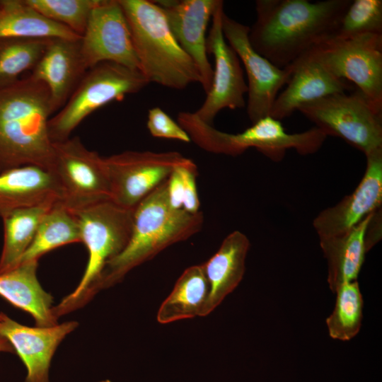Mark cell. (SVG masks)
Segmentation results:
<instances>
[{"label":"cell","instance_id":"obj_3","mask_svg":"<svg viewBox=\"0 0 382 382\" xmlns=\"http://www.w3.org/2000/svg\"><path fill=\"white\" fill-rule=\"evenodd\" d=\"M167 180L134 208L129 242L124 250L105 265L98 291L121 282L132 269L202 230L204 224L202 212L190 213L171 206Z\"/></svg>","mask_w":382,"mask_h":382},{"label":"cell","instance_id":"obj_29","mask_svg":"<svg viewBox=\"0 0 382 382\" xmlns=\"http://www.w3.org/2000/svg\"><path fill=\"white\" fill-rule=\"evenodd\" d=\"M336 301L326 319L330 337L347 341L359 332L362 320L363 299L357 280L340 285L334 292Z\"/></svg>","mask_w":382,"mask_h":382},{"label":"cell","instance_id":"obj_13","mask_svg":"<svg viewBox=\"0 0 382 382\" xmlns=\"http://www.w3.org/2000/svg\"><path fill=\"white\" fill-rule=\"evenodd\" d=\"M224 1H219L212 17V26L207 37V50L213 55L212 85L200 108L194 113L204 122L212 125L216 115L224 108L245 107L247 82L241 60L226 42L222 30Z\"/></svg>","mask_w":382,"mask_h":382},{"label":"cell","instance_id":"obj_14","mask_svg":"<svg viewBox=\"0 0 382 382\" xmlns=\"http://www.w3.org/2000/svg\"><path fill=\"white\" fill-rule=\"evenodd\" d=\"M87 69L114 62L140 71L129 25L118 0H100L92 10L81 38Z\"/></svg>","mask_w":382,"mask_h":382},{"label":"cell","instance_id":"obj_4","mask_svg":"<svg viewBox=\"0 0 382 382\" xmlns=\"http://www.w3.org/2000/svg\"><path fill=\"white\" fill-rule=\"evenodd\" d=\"M140 71L149 83L177 90L200 83L198 69L174 37L162 9L148 0H118Z\"/></svg>","mask_w":382,"mask_h":382},{"label":"cell","instance_id":"obj_28","mask_svg":"<svg viewBox=\"0 0 382 382\" xmlns=\"http://www.w3.org/2000/svg\"><path fill=\"white\" fill-rule=\"evenodd\" d=\"M50 40L0 38V87L13 83L23 72L33 70Z\"/></svg>","mask_w":382,"mask_h":382},{"label":"cell","instance_id":"obj_8","mask_svg":"<svg viewBox=\"0 0 382 382\" xmlns=\"http://www.w3.org/2000/svg\"><path fill=\"white\" fill-rule=\"evenodd\" d=\"M49 170L60 189L59 202L75 212L111 199L104 157L90 151L77 137L53 142Z\"/></svg>","mask_w":382,"mask_h":382},{"label":"cell","instance_id":"obj_16","mask_svg":"<svg viewBox=\"0 0 382 382\" xmlns=\"http://www.w3.org/2000/svg\"><path fill=\"white\" fill-rule=\"evenodd\" d=\"M365 156V173L355 190L335 205L323 209L313 220L319 238L345 232L381 208L382 149Z\"/></svg>","mask_w":382,"mask_h":382},{"label":"cell","instance_id":"obj_36","mask_svg":"<svg viewBox=\"0 0 382 382\" xmlns=\"http://www.w3.org/2000/svg\"><path fill=\"white\" fill-rule=\"evenodd\" d=\"M3 316H4V313H0V321L1 320L2 318H3Z\"/></svg>","mask_w":382,"mask_h":382},{"label":"cell","instance_id":"obj_30","mask_svg":"<svg viewBox=\"0 0 382 382\" xmlns=\"http://www.w3.org/2000/svg\"><path fill=\"white\" fill-rule=\"evenodd\" d=\"M47 18L82 36L92 10L100 0H25Z\"/></svg>","mask_w":382,"mask_h":382},{"label":"cell","instance_id":"obj_11","mask_svg":"<svg viewBox=\"0 0 382 382\" xmlns=\"http://www.w3.org/2000/svg\"><path fill=\"white\" fill-rule=\"evenodd\" d=\"M185 158L178 151H126L104 157L111 200L124 208L134 209Z\"/></svg>","mask_w":382,"mask_h":382},{"label":"cell","instance_id":"obj_7","mask_svg":"<svg viewBox=\"0 0 382 382\" xmlns=\"http://www.w3.org/2000/svg\"><path fill=\"white\" fill-rule=\"evenodd\" d=\"M149 83L143 74L114 62H103L85 74L64 106L51 117L49 134L52 142L66 140L88 115L114 100L136 93Z\"/></svg>","mask_w":382,"mask_h":382},{"label":"cell","instance_id":"obj_22","mask_svg":"<svg viewBox=\"0 0 382 382\" xmlns=\"http://www.w3.org/2000/svg\"><path fill=\"white\" fill-rule=\"evenodd\" d=\"M37 260L21 262L0 273V296L13 306L28 313L36 326L50 327L57 323L52 296L41 286L37 277Z\"/></svg>","mask_w":382,"mask_h":382},{"label":"cell","instance_id":"obj_32","mask_svg":"<svg viewBox=\"0 0 382 382\" xmlns=\"http://www.w3.org/2000/svg\"><path fill=\"white\" fill-rule=\"evenodd\" d=\"M147 129L151 136L189 143L191 139L184 129L158 107L148 112Z\"/></svg>","mask_w":382,"mask_h":382},{"label":"cell","instance_id":"obj_2","mask_svg":"<svg viewBox=\"0 0 382 382\" xmlns=\"http://www.w3.org/2000/svg\"><path fill=\"white\" fill-rule=\"evenodd\" d=\"M53 113L47 88L30 76L0 87V172L25 165L49 170Z\"/></svg>","mask_w":382,"mask_h":382},{"label":"cell","instance_id":"obj_24","mask_svg":"<svg viewBox=\"0 0 382 382\" xmlns=\"http://www.w3.org/2000/svg\"><path fill=\"white\" fill-rule=\"evenodd\" d=\"M79 40L67 27L51 21L25 0H0V38Z\"/></svg>","mask_w":382,"mask_h":382},{"label":"cell","instance_id":"obj_25","mask_svg":"<svg viewBox=\"0 0 382 382\" xmlns=\"http://www.w3.org/2000/svg\"><path fill=\"white\" fill-rule=\"evenodd\" d=\"M209 293V285L202 264L187 267L159 306L158 323L164 325L202 317Z\"/></svg>","mask_w":382,"mask_h":382},{"label":"cell","instance_id":"obj_26","mask_svg":"<svg viewBox=\"0 0 382 382\" xmlns=\"http://www.w3.org/2000/svg\"><path fill=\"white\" fill-rule=\"evenodd\" d=\"M55 203L16 209L1 216L4 237L0 256V273L11 270L18 264L32 243L42 217Z\"/></svg>","mask_w":382,"mask_h":382},{"label":"cell","instance_id":"obj_15","mask_svg":"<svg viewBox=\"0 0 382 382\" xmlns=\"http://www.w3.org/2000/svg\"><path fill=\"white\" fill-rule=\"evenodd\" d=\"M219 0L154 1L163 11L176 41L197 66L206 93L212 85L206 31Z\"/></svg>","mask_w":382,"mask_h":382},{"label":"cell","instance_id":"obj_5","mask_svg":"<svg viewBox=\"0 0 382 382\" xmlns=\"http://www.w3.org/2000/svg\"><path fill=\"white\" fill-rule=\"evenodd\" d=\"M72 212L76 217L88 260L77 286L53 307L57 318L76 308L98 291L105 265L124 250L132 230L134 209L124 208L111 199Z\"/></svg>","mask_w":382,"mask_h":382},{"label":"cell","instance_id":"obj_12","mask_svg":"<svg viewBox=\"0 0 382 382\" xmlns=\"http://www.w3.org/2000/svg\"><path fill=\"white\" fill-rule=\"evenodd\" d=\"M222 30L228 45L243 64L247 74V114L252 124L270 115L272 107L280 89L291 75L289 66L280 69L257 53L252 47L250 27L222 15Z\"/></svg>","mask_w":382,"mask_h":382},{"label":"cell","instance_id":"obj_23","mask_svg":"<svg viewBox=\"0 0 382 382\" xmlns=\"http://www.w3.org/2000/svg\"><path fill=\"white\" fill-rule=\"evenodd\" d=\"M373 213L345 232L319 238L328 264V283L332 292L340 285L357 280L368 251L366 231Z\"/></svg>","mask_w":382,"mask_h":382},{"label":"cell","instance_id":"obj_9","mask_svg":"<svg viewBox=\"0 0 382 382\" xmlns=\"http://www.w3.org/2000/svg\"><path fill=\"white\" fill-rule=\"evenodd\" d=\"M298 110L327 136L340 137L365 155L382 149V114L358 90L326 96Z\"/></svg>","mask_w":382,"mask_h":382},{"label":"cell","instance_id":"obj_31","mask_svg":"<svg viewBox=\"0 0 382 382\" xmlns=\"http://www.w3.org/2000/svg\"><path fill=\"white\" fill-rule=\"evenodd\" d=\"M363 34H382L381 0L352 1L333 37L345 39Z\"/></svg>","mask_w":382,"mask_h":382},{"label":"cell","instance_id":"obj_1","mask_svg":"<svg viewBox=\"0 0 382 382\" xmlns=\"http://www.w3.org/2000/svg\"><path fill=\"white\" fill-rule=\"evenodd\" d=\"M351 0H257L248 38L253 49L284 69L335 35Z\"/></svg>","mask_w":382,"mask_h":382},{"label":"cell","instance_id":"obj_21","mask_svg":"<svg viewBox=\"0 0 382 382\" xmlns=\"http://www.w3.org/2000/svg\"><path fill=\"white\" fill-rule=\"evenodd\" d=\"M60 189L52 173L34 165L0 172V216L16 209L60 201Z\"/></svg>","mask_w":382,"mask_h":382},{"label":"cell","instance_id":"obj_20","mask_svg":"<svg viewBox=\"0 0 382 382\" xmlns=\"http://www.w3.org/2000/svg\"><path fill=\"white\" fill-rule=\"evenodd\" d=\"M250 248L248 237L239 231L229 233L218 250L202 264L209 293L202 317L209 315L241 282Z\"/></svg>","mask_w":382,"mask_h":382},{"label":"cell","instance_id":"obj_33","mask_svg":"<svg viewBox=\"0 0 382 382\" xmlns=\"http://www.w3.org/2000/svg\"><path fill=\"white\" fill-rule=\"evenodd\" d=\"M183 180V209L190 213L199 212L200 202L197 188V166L187 158L180 164Z\"/></svg>","mask_w":382,"mask_h":382},{"label":"cell","instance_id":"obj_27","mask_svg":"<svg viewBox=\"0 0 382 382\" xmlns=\"http://www.w3.org/2000/svg\"><path fill=\"white\" fill-rule=\"evenodd\" d=\"M80 242V229L75 214L58 201L42 217L32 243L18 264L38 261L42 255L55 248Z\"/></svg>","mask_w":382,"mask_h":382},{"label":"cell","instance_id":"obj_6","mask_svg":"<svg viewBox=\"0 0 382 382\" xmlns=\"http://www.w3.org/2000/svg\"><path fill=\"white\" fill-rule=\"evenodd\" d=\"M180 125L191 141L207 152L236 156L255 148L276 162L281 161L290 149L301 155L313 154L328 137L316 127L301 133H287L280 120L270 115L236 134L221 132L202 121L194 112L184 115Z\"/></svg>","mask_w":382,"mask_h":382},{"label":"cell","instance_id":"obj_17","mask_svg":"<svg viewBox=\"0 0 382 382\" xmlns=\"http://www.w3.org/2000/svg\"><path fill=\"white\" fill-rule=\"evenodd\" d=\"M313 48L288 66L291 69V75L272 107V117L281 120L291 116L303 105L352 89L348 81L329 71Z\"/></svg>","mask_w":382,"mask_h":382},{"label":"cell","instance_id":"obj_10","mask_svg":"<svg viewBox=\"0 0 382 382\" xmlns=\"http://www.w3.org/2000/svg\"><path fill=\"white\" fill-rule=\"evenodd\" d=\"M313 49L332 74L355 84L373 109L382 114V34L332 36Z\"/></svg>","mask_w":382,"mask_h":382},{"label":"cell","instance_id":"obj_35","mask_svg":"<svg viewBox=\"0 0 382 382\" xmlns=\"http://www.w3.org/2000/svg\"><path fill=\"white\" fill-rule=\"evenodd\" d=\"M98 382H112V381L108 380V379H105V380H102V381H98Z\"/></svg>","mask_w":382,"mask_h":382},{"label":"cell","instance_id":"obj_18","mask_svg":"<svg viewBox=\"0 0 382 382\" xmlns=\"http://www.w3.org/2000/svg\"><path fill=\"white\" fill-rule=\"evenodd\" d=\"M77 325V322L69 321L50 327H28L4 314L0 335L9 342L25 365V382H50L52 358L61 342Z\"/></svg>","mask_w":382,"mask_h":382},{"label":"cell","instance_id":"obj_34","mask_svg":"<svg viewBox=\"0 0 382 382\" xmlns=\"http://www.w3.org/2000/svg\"><path fill=\"white\" fill-rule=\"evenodd\" d=\"M13 348L9 342L0 335V352H13Z\"/></svg>","mask_w":382,"mask_h":382},{"label":"cell","instance_id":"obj_19","mask_svg":"<svg viewBox=\"0 0 382 382\" xmlns=\"http://www.w3.org/2000/svg\"><path fill=\"white\" fill-rule=\"evenodd\" d=\"M88 69L81 52V39H50L30 75L47 88L53 112L66 103Z\"/></svg>","mask_w":382,"mask_h":382}]
</instances>
